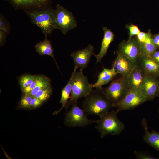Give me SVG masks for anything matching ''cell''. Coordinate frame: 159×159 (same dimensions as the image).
Listing matches in <instances>:
<instances>
[{"label":"cell","instance_id":"603a6c76","mask_svg":"<svg viewBox=\"0 0 159 159\" xmlns=\"http://www.w3.org/2000/svg\"><path fill=\"white\" fill-rule=\"evenodd\" d=\"M35 75L26 74L20 76L19 79V82L21 90L29 86L33 81Z\"/></svg>","mask_w":159,"mask_h":159},{"label":"cell","instance_id":"484cf974","mask_svg":"<svg viewBox=\"0 0 159 159\" xmlns=\"http://www.w3.org/2000/svg\"><path fill=\"white\" fill-rule=\"evenodd\" d=\"M126 27L129 30V32L128 39H130L132 37L136 36L140 32L137 25L133 24H127Z\"/></svg>","mask_w":159,"mask_h":159},{"label":"cell","instance_id":"d4e9b609","mask_svg":"<svg viewBox=\"0 0 159 159\" xmlns=\"http://www.w3.org/2000/svg\"><path fill=\"white\" fill-rule=\"evenodd\" d=\"M32 97L28 94H23L19 104V107L22 109H30Z\"/></svg>","mask_w":159,"mask_h":159},{"label":"cell","instance_id":"9a60e30c","mask_svg":"<svg viewBox=\"0 0 159 159\" xmlns=\"http://www.w3.org/2000/svg\"><path fill=\"white\" fill-rule=\"evenodd\" d=\"M103 30L104 33V36L100 52L97 54H93L96 58V64L99 62H101L102 59L106 54L109 47L114 39V34L110 29L106 27H104Z\"/></svg>","mask_w":159,"mask_h":159},{"label":"cell","instance_id":"5bb4252c","mask_svg":"<svg viewBox=\"0 0 159 159\" xmlns=\"http://www.w3.org/2000/svg\"><path fill=\"white\" fill-rule=\"evenodd\" d=\"M146 75L140 65L138 63L136 64L132 71L127 77L130 89L140 90V86Z\"/></svg>","mask_w":159,"mask_h":159},{"label":"cell","instance_id":"6da1fadb","mask_svg":"<svg viewBox=\"0 0 159 159\" xmlns=\"http://www.w3.org/2000/svg\"><path fill=\"white\" fill-rule=\"evenodd\" d=\"M82 105V109L87 115H95L100 117L113 107L102 88L93 89L84 97Z\"/></svg>","mask_w":159,"mask_h":159},{"label":"cell","instance_id":"d6a6232c","mask_svg":"<svg viewBox=\"0 0 159 159\" xmlns=\"http://www.w3.org/2000/svg\"><path fill=\"white\" fill-rule=\"evenodd\" d=\"M6 32L0 30V46L2 45L4 43Z\"/></svg>","mask_w":159,"mask_h":159},{"label":"cell","instance_id":"2e32d148","mask_svg":"<svg viewBox=\"0 0 159 159\" xmlns=\"http://www.w3.org/2000/svg\"><path fill=\"white\" fill-rule=\"evenodd\" d=\"M142 124L145 131L143 137L144 140L159 152V132L153 130H152L151 132H149L146 121L144 118L142 120Z\"/></svg>","mask_w":159,"mask_h":159},{"label":"cell","instance_id":"3957f363","mask_svg":"<svg viewBox=\"0 0 159 159\" xmlns=\"http://www.w3.org/2000/svg\"><path fill=\"white\" fill-rule=\"evenodd\" d=\"M75 70L72 80V87L70 98L66 107L67 109L69 106L77 103L78 99L85 97L93 90L92 84L89 83L87 77L85 75L82 70L74 66Z\"/></svg>","mask_w":159,"mask_h":159},{"label":"cell","instance_id":"9c48e42d","mask_svg":"<svg viewBox=\"0 0 159 159\" xmlns=\"http://www.w3.org/2000/svg\"><path fill=\"white\" fill-rule=\"evenodd\" d=\"M147 101V99L142 94L139 90L130 89L125 97L115 108L119 112L132 109Z\"/></svg>","mask_w":159,"mask_h":159},{"label":"cell","instance_id":"7c38bea8","mask_svg":"<svg viewBox=\"0 0 159 159\" xmlns=\"http://www.w3.org/2000/svg\"><path fill=\"white\" fill-rule=\"evenodd\" d=\"M117 54V56L112 64V68L118 74L127 78L136 64L125 56L121 54Z\"/></svg>","mask_w":159,"mask_h":159},{"label":"cell","instance_id":"83f0119b","mask_svg":"<svg viewBox=\"0 0 159 159\" xmlns=\"http://www.w3.org/2000/svg\"><path fill=\"white\" fill-rule=\"evenodd\" d=\"M38 79V75H35L34 79L32 83L29 86L21 90L23 94L30 93L35 87Z\"/></svg>","mask_w":159,"mask_h":159},{"label":"cell","instance_id":"30bf717a","mask_svg":"<svg viewBox=\"0 0 159 159\" xmlns=\"http://www.w3.org/2000/svg\"><path fill=\"white\" fill-rule=\"evenodd\" d=\"M140 90L147 101L153 100L159 95V78L146 75Z\"/></svg>","mask_w":159,"mask_h":159},{"label":"cell","instance_id":"d6986e66","mask_svg":"<svg viewBox=\"0 0 159 159\" xmlns=\"http://www.w3.org/2000/svg\"><path fill=\"white\" fill-rule=\"evenodd\" d=\"M75 70V68L74 67L69 81L65 86L61 90V95L59 103L62 104V107L59 110L55 111L53 113L54 115L57 114L59 112L64 108H66L70 98L73 77Z\"/></svg>","mask_w":159,"mask_h":159},{"label":"cell","instance_id":"836d02e7","mask_svg":"<svg viewBox=\"0 0 159 159\" xmlns=\"http://www.w3.org/2000/svg\"><path fill=\"white\" fill-rule=\"evenodd\" d=\"M150 56L159 64V50H157Z\"/></svg>","mask_w":159,"mask_h":159},{"label":"cell","instance_id":"8992f818","mask_svg":"<svg viewBox=\"0 0 159 159\" xmlns=\"http://www.w3.org/2000/svg\"><path fill=\"white\" fill-rule=\"evenodd\" d=\"M87 115L78 105L77 103L72 105L70 110L65 115L64 122L68 127H84L97 122V120L89 119Z\"/></svg>","mask_w":159,"mask_h":159},{"label":"cell","instance_id":"7402d4cb","mask_svg":"<svg viewBox=\"0 0 159 159\" xmlns=\"http://www.w3.org/2000/svg\"><path fill=\"white\" fill-rule=\"evenodd\" d=\"M51 85V80L48 77L42 75H38L36 85L29 94L32 97L40 90Z\"/></svg>","mask_w":159,"mask_h":159},{"label":"cell","instance_id":"f546056e","mask_svg":"<svg viewBox=\"0 0 159 159\" xmlns=\"http://www.w3.org/2000/svg\"><path fill=\"white\" fill-rule=\"evenodd\" d=\"M148 34V32L145 33L140 31L136 36L140 43L144 42L146 40Z\"/></svg>","mask_w":159,"mask_h":159},{"label":"cell","instance_id":"e0dca14e","mask_svg":"<svg viewBox=\"0 0 159 159\" xmlns=\"http://www.w3.org/2000/svg\"><path fill=\"white\" fill-rule=\"evenodd\" d=\"M118 74L112 68L111 69L104 68L99 74L96 82L92 85L93 88H102V86L109 83Z\"/></svg>","mask_w":159,"mask_h":159},{"label":"cell","instance_id":"8fae6325","mask_svg":"<svg viewBox=\"0 0 159 159\" xmlns=\"http://www.w3.org/2000/svg\"><path fill=\"white\" fill-rule=\"evenodd\" d=\"M94 47L90 44L85 48L72 52L70 54L72 58L74 66L83 70L87 67L91 57L94 54Z\"/></svg>","mask_w":159,"mask_h":159},{"label":"cell","instance_id":"cb8c5ba5","mask_svg":"<svg viewBox=\"0 0 159 159\" xmlns=\"http://www.w3.org/2000/svg\"><path fill=\"white\" fill-rule=\"evenodd\" d=\"M52 92V88L50 85L39 91L34 96L43 102L50 97Z\"/></svg>","mask_w":159,"mask_h":159},{"label":"cell","instance_id":"ffe728a7","mask_svg":"<svg viewBox=\"0 0 159 159\" xmlns=\"http://www.w3.org/2000/svg\"><path fill=\"white\" fill-rule=\"evenodd\" d=\"M15 5L24 8H40L45 6L49 0H9Z\"/></svg>","mask_w":159,"mask_h":159},{"label":"cell","instance_id":"4316f807","mask_svg":"<svg viewBox=\"0 0 159 159\" xmlns=\"http://www.w3.org/2000/svg\"><path fill=\"white\" fill-rule=\"evenodd\" d=\"M134 154L136 158L138 159H155L156 158L148 154L135 151Z\"/></svg>","mask_w":159,"mask_h":159},{"label":"cell","instance_id":"44dd1931","mask_svg":"<svg viewBox=\"0 0 159 159\" xmlns=\"http://www.w3.org/2000/svg\"><path fill=\"white\" fill-rule=\"evenodd\" d=\"M148 34L146 40L140 43V49L141 54L150 55L158 49L153 41L152 35L150 30L148 31Z\"/></svg>","mask_w":159,"mask_h":159},{"label":"cell","instance_id":"ba28073f","mask_svg":"<svg viewBox=\"0 0 159 159\" xmlns=\"http://www.w3.org/2000/svg\"><path fill=\"white\" fill-rule=\"evenodd\" d=\"M117 53L122 54L135 64L137 63L141 53L140 43L136 36L127 41L124 40L121 42L118 46Z\"/></svg>","mask_w":159,"mask_h":159},{"label":"cell","instance_id":"7a4b0ae2","mask_svg":"<svg viewBox=\"0 0 159 159\" xmlns=\"http://www.w3.org/2000/svg\"><path fill=\"white\" fill-rule=\"evenodd\" d=\"M27 13L32 22L41 29L45 36L50 34L54 29H59L55 9L48 8L42 10Z\"/></svg>","mask_w":159,"mask_h":159},{"label":"cell","instance_id":"4dcf8cb0","mask_svg":"<svg viewBox=\"0 0 159 159\" xmlns=\"http://www.w3.org/2000/svg\"><path fill=\"white\" fill-rule=\"evenodd\" d=\"M43 102L34 96L33 97L31 102L32 108H36L40 106Z\"/></svg>","mask_w":159,"mask_h":159},{"label":"cell","instance_id":"ac0fdd59","mask_svg":"<svg viewBox=\"0 0 159 159\" xmlns=\"http://www.w3.org/2000/svg\"><path fill=\"white\" fill-rule=\"evenodd\" d=\"M45 39L36 44L35 46L36 52L41 56L47 55L52 58L58 68L59 70L54 54V49L51 41L47 39L46 36Z\"/></svg>","mask_w":159,"mask_h":159},{"label":"cell","instance_id":"4fadbf2b","mask_svg":"<svg viewBox=\"0 0 159 159\" xmlns=\"http://www.w3.org/2000/svg\"><path fill=\"white\" fill-rule=\"evenodd\" d=\"M138 63L146 75L159 78V64L150 55L141 54Z\"/></svg>","mask_w":159,"mask_h":159},{"label":"cell","instance_id":"1f68e13d","mask_svg":"<svg viewBox=\"0 0 159 159\" xmlns=\"http://www.w3.org/2000/svg\"><path fill=\"white\" fill-rule=\"evenodd\" d=\"M153 41L157 48L159 49V33L152 36Z\"/></svg>","mask_w":159,"mask_h":159},{"label":"cell","instance_id":"5b68a950","mask_svg":"<svg viewBox=\"0 0 159 159\" xmlns=\"http://www.w3.org/2000/svg\"><path fill=\"white\" fill-rule=\"evenodd\" d=\"M130 90L127 77L121 75L115 77L109 85L103 90L106 96L113 105V107L125 97Z\"/></svg>","mask_w":159,"mask_h":159},{"label":"cell","instance_id":"d590c367","mask_svg":"<svg viewBox=\"0 0 159 159\" xmlns=\"http://www.w3.org/2000/svg\"></svg>","mask_w":159,"mask_h":159},{"label":"cell","instance_id":"f1b7e54d","mask_svg":"<svg viewBox=\"0 0 159 159\" xmlns=\"http://www.w3.org/2000/svg\"><path fill=\"white\" fill-rule=\"evenodd\" d=\"M0 30L7 33L9 32V29L3 18L1 16L0 17Z\"/></svg>","mask_w":159,"mask_h":159},{"label":"cell","instance_id":"277c9868","mask_svg":"<svg viewBox=\"0 0 159 159\" xmlns=\"http://www.w3.org/2000/svg\"><path fill=\"white\" fill-rule=\"evenodd\" d=\"M118 112L116 110L109 111L97 120V126L95 128L100 133L101 138L109 134L119 135L124 129V124L117 117Z\"/></svg>","mask_w":159,"mask_h":159},{"label":"cell","instance_id":"e575fe53","mask_svg":"<svg viewBox=\"0 0 159 159\" xmlns=\"http://www.w3.org/2000/svg\"><path fill=\"white\" fill-rule=\"evenodd\" d=\"M158 97H159V95L158 96ZM158 113H159V109H158Z\"/></svg>","mask_w":159,"mask_h":159},{"label":"cell","instance_id":"52a82bcc","mask_svg":"<svg viewBox=\"0 0 159 159\" xmlns=\"http://www.w3.org/2000/svg\"><path fill=\"white\" fill-rule=\"evenodd\" d=\"M55 10L57 24L63 34H66L69 30L76 27L77 22L71 12L59 4L57 5Z\"/></svg>","mask_w":159,"mask_h":159}]
</instances>
